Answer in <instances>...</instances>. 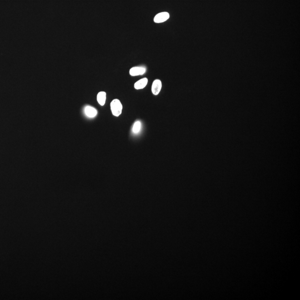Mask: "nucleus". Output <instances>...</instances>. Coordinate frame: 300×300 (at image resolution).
Returning a JSON list of instances; mask_svg holds the SVG:
<instances>
[{
    "label": "nucleus",
    "mask_w": 300,
    "mask_h": 300,
    "mask_svg": "<svg viewBox=\"0 0 300 300\" xmlns=\"http://www.w3.org/2000/svg\"><path fill=\"white\" fill-rule=\"evenodd\" d=\"M170 18V14L167 12H162L157 14L155 16L153 21L157 23H161L166 21Z\"/></svg>",
    "instance_id": "2"
},
{
    "label": "nucleus",
    "mask_w": 300,
    "mask_h": 300,
    "mask_svg": "<svg viewBox=\"0 0 300 300\" xmlns=\"http://www.w3.org/2000/svg\"><path fill=\"white\" fill-rule=\"evenodd\" d=\"M97 100L101 106H104L106 100V93L104 91L100 92L97 96Z\"/></svg>",
    "instance_id": "7"
},
{
    "label": "nucleus",
    "mask_w": 300,
    "mask_h": 300,
    "mask_svg": "<svg viewBox=\"0 0 300 300\" xmlns=\"http://www.w3.org/2000/svg\"><path fill=\"white\" fill-rule=\"evenodd\" d=\"M85 113L87 117L89 118H93L97 115V111L96 108L93 107L87 106L85 108Z\"/></svg>",
    "instance_id": "5"
},
{
    "label": "nucleus",
    "mask_w": 300,
    "mask_h": 300,
    "mask_svg": "<svg viewBox=\"0 0 300 300\" xmlns=\"http://www.w3.org/2000/svg\"><path fill=\"white\" fill-rule=\"evenodd\" d=\"M147 83H148V79L147 78H143L135 83L134 87L136 89H144L147 85Z\"/></svg>",
    "instance_id": "6"
},
{
    "label": "nucleus",
    "mask_w": 300,
    "mask_h": 300,
    "mask_svg": "<svg viewBox=\"0 0 300 300\" xmlns=\"http://www.w3.org/2000/svg\"><path fill=\"white\" fill-rule=\"evenodd\" d=\"M146 69L144 67H133L130 69L129 73L131 76H137L143 75L146 72Z\"/></svg>",
    "instance_id": "3"
},
{
    "label": "nucleus",
    "mask_w": 300,
    "mask_h": 300,
    "mask_svg": "<svg viewBox=\"0 0 300 300\" xmlns=\"http://www.w3.org/2000/svg\"><path fill=\"white\" fill-rule=\"evenodd\" d=\"M162 89V82L159 79L155 80L152 83L151 91L154 95H158Z\"/></svg>",
    "instance_id": "4"
},
{
    "label": "nucleus",
    "mask_w": 300,
    "mask_h": 300,
    "mask_svg": "<svg viewBox=\"0 0 300 300\" xmlns=\"http://www.w3.org/2000/svg\"><path fill=\"white\" fill-rule=\"evenodd\" d=\"M110 108L112 115L116 117H119L122 114L123 106L119 99L112 100L110 104Z\"/></svg>",
    "instance_id": "1"
},
{
    "label": "nucleus",
    "mask_w": 300,
    "mask_h": 300,
    "mask_svg": "<svg viewBox=\"0 0 300 300\" xmlns=\"http://www.w3.org/2000/svg\"><path fill=\"white\" fill-rule=\"evenodd\" d=\"M141 126H142V125H141V122H140V121H136V122H135L133 124V127H132V129L133 133L134 134H138V133H140L141 130Z\"/></svg>",
    "instance_id": "8"
}]
</instances>
